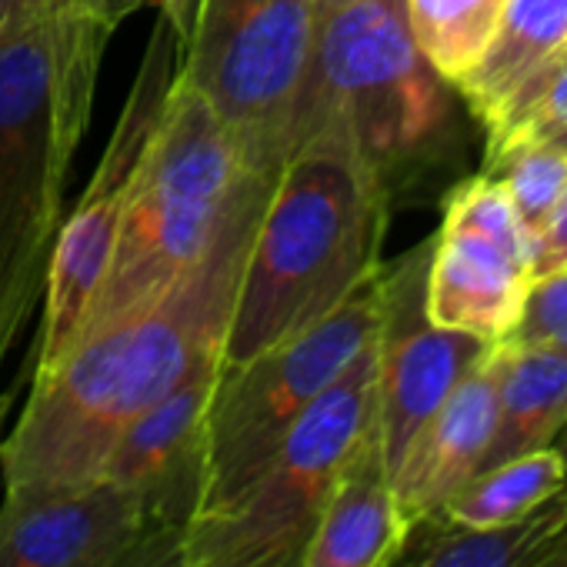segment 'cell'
Masks as SVG:
<instances>
[{"instance_id":"obj_1","label":"cell","mask_w":567,"mask_h":567,"mask_svg":"<svg viewBox=\"0 0 567 567\" xmlns=\"http://www.w3.org/2000/svg\"><path fill=\"white\" fill-rule=\"evenodd\" d=\"M274 177L254 174L210 250L154 301L81 334L31 371V398L0 444L4 494L104 477L121 434L194 371L220 361L237 284Z\"/></svg>"},{"instance_id":"obj_2","label":"cell","mask_w":567,"mask_h":567,"mask_svg":"<svg viewBox=\"0 0 567 567\" xmlns=\"http://www.w3.org/2000/svg\"><path fill=\"white\" fill-rule=\"evenodd\" d=\"M114 24L111 0H68L0 41V371L48 288L68 174Z\"/></svg>"},{"instance_id":"obj_3","label":"cell","mask_w":567,"mask_h":567,"mask_svg":"<svg viewBox=\"0 0 567 567\" xmlns=\"http://www.w3.org/2000/svg\"><path fill=\"white\" fill-rule=\"evenodd\" d=\"M388 187L331 127L284 161L257 217L220 368L301 334L381 270Z\"/></svg>"},{"instance_id":"obj_4","label":"cell","mask_w":567,"mask_h":567,"mask_svg":"<svg viewBox=\"0 0 567 567\" xmlns=\"http://www.w3.org/2000/svg\"><path fill=\"white\" fill-rule=\"evenodd\" d=\"M250 177L254 171L244 167L227 127L177 74L131 177L107 274L74 341L154 301L187 274L217 240Z\"/></svg>"},{"instance_id":"obj_5","label":"cell","mask_w":567,"mask_h":567,"mask_svg":"<svg viewBox=\"0 0 567 567\" xmlns=\"http://www.w3.org/2000/svg\"><path fill=\"white\" fill-rule=\"evenodd\" d=\"M181 81L227 127L247 171L277 177L311 97L321 0H164Z\"/></svg>"},{"instance_id":"obj_6","label":"cell","mask_w":567,"mask_h":567,"mask_svg":"<svg viewBox=\"0 0 567 567\" xmlns=\"http://www.w3.org/2000/svg\"><path fill=\"white\" fill-rule=\"evenodd\" d=\"M447 87L417 48L404 0H338L321 8L298 141L311 127L338 131L391 194L394 181L441 147Z\"/></svg>"},{"instance_id":"obj_7","label":"cell","mask_w":567,"mask_h":567,"mask_svg":"<svg viewBox=\"0 0 567 567\" xmlns=\"http://www.w3.org/2000/svg\"><path fill=\"white\" fill-rule=\"evenodd\" d=\"M378 338V334H374ZM374 341L284 434L227 507L187 527L190 567H298L341 474L374 434Z\"/></svg>"},{"instance_id":"obj_8","label":"cell","mask_w":567,"mask_h":567,"mask_svg":"<svg viewBox=\"0 0 567 567\" xmlns=\"http://www.w3.org/2000/svg\"><path fill=\"white\" fill-rule=\"evenodd\" d=\"M378 274L301 334L244 364L220 368L207 408V494L200 517L237 501L284 434L374 341L381 324Z\"/></svg>"},{"instance_id":"obj_9","label":"cell","mask_w":567,"mask_h":567,"mask_svg":"<svg viewBox=\"0 0 567 567\" xmlns=\"http://www.w3.org/2000/svg\"><path fill=\"white\" fill-rule=\"evenodd\" d=\"M181 74V38L167 11H161L144 64L134 78L131 97L117 117L111 144L84 187V197L71 214H64L44 288V324L38 338L34 371L48 368L78 334L101 280L107 274L131 177L151 144L161 114L167 107L171 87Z\"/></svg>"},{"instance_id":"obj_10","label":"cell","mask_w":567,"mask_h":567,"mask_svg":"<svg viewBox=\"0 0 567 567\" xmlns=\"http://www.w3.org/2000/svg\"><path fill=\"white\" fill-rule=\"evenodd\" d=\"M431 244L434 240H424L378 274L381 324L374 338V434L388 477L404 457L414 434L494 348L471 334L447 331L427 321L424 277Z\"/></svg>"},{"instance_id":"obj_11","label":"cell","mask_w":567,"mask_h":567,"mask_svg":"<svg viewBox=\"0 0 567 567\" xmlns=\"http://www.w3.org/2000/svg\"><path fill=\"white\" fill-rule=\"evenodd\" d=\"M220 361L194 371L114 444L104 477L134 497L144 524L190 527L207 494V408Z\"/></svg>"},{"instance_id":"obj_12","label":"cell","mask_w":567,"mask_h":567,"mask_svg":"<svg viewBox=\"0 0 567 567\" xmlns=\"http://www.w3.org/2000/svg\"><path fill=\"white\" fill-rule=\"evenodd\" d=\"M141 530V507L107 481L4 494L0 567H111Z\"/></svg>"},{"instance_id":"obj_13","label":"cell","mask_w":567,"mask_h":567,"mask_svg":"<svg viewBox=\"0 0 567 567\" xmlns=\"http://www.w3.org/2000/svg\"><path fill=\"white\" fill-rule=\"evenodd\" d=\"M497 421L494 348L454 388L437 414L414 434L391 471V491L404 524H417L441 507L481 471Z\"/></svg>"},{"instance_id":"obj_14","label":"cell","mask_w":567,"mask_h":567,"mask_svg":"<svg viewBox=\"0 0 567 567\" xmlns=\"http://www.w3.org/2000/svg\"><path fill=\"white\" fill-rule=\"evenodd\" d=\"M527 295L530 274L497 244L454 227L437 230L424 277L431 324L501 344L517 331Z\"/></svg>"},{"instance_id":"obj_15","label":"cell","mask_w":567,"mask_h":567,"mask_svg":"<svg viewBox=\"0 0 567 567\" xmlns=\"http://www.w3.org/2000/svg\"><path fill=\"white\" fill-rule=\"evenodd\" d=\"M408 537L378 434L358 451L324 504L298 567H388Z\"/></svg>"},{"instance_id":"obj_16","label":"cell","mask_w":567,"mask_h":567,"mask_svg":"<svg viewBox=\"0 0 567 567\" xmlns=\"http://www.w3.org/2000/svg\"><path fill=\"white\" fill-rule=\"evenodd\" d=\"M497 421L481 471L550 447L567 424V351L550 344H494Z\"/></svg>"},{"instance_id":"obj_17","label":"cell","mask_w":567,"mask_h":567,"mask_svg":"<svg viewBox=\"0 0 567 567\" xmlns=\"http://www.w3.org/2000/svg\"><path fill=\"white\" fill-rule=\"evenodd\" d=\"M567 530V487L530 517L471 530L441 514L408 527V537L388 567H530Z\"/></svg>"},{"instance_id":"obj_18","label":"cell","mask_w":567,"mask_h":567,"mask_svg":"<svg viewBox=\"0 0 567 567\" xmlns=\"http://www.w3.org/2000/svg\"><path fill=\"white\" fill-rule=\"evenodd\" d=\"M560 48H567V0H507L487 54L457 84V91L487 124Z\"/></svg>"},{"instance_id":"obj_19","label":"cell","mask_w":567,"mask_h":567,"mask_svg":"<svg viewBox=\"0 0 567 567\" xmlns=\"http://www.w3.org/2000/svg\"><path fill=\"white\" fill-rule=\"evenodd\" d=\"M564 487H567V471H564L560 454L554 447H540V451L501 461L487 471H477L441 507V517L471 530L507 527L540 511Z\"/></svg>"},{"instance_id":"obj_20","label":"cell","mask_w":567,"mask_h":567,"mask_svg":"<svg viewBox=\"0 0 567 567\" xmlns=\"http://www.w3.org/2000/svg\"><path fill=\"white\" fill-rule=\"evenodd\" d=\"M417 48L457 87L487 54L507 0H404Z\"/></svg>"},{"instance_id":"obj_21","label":"cell","mask_w":567,"mask_h":567,"mask_svg":"<svg viewBox=\"0 0 567 567\" xmlns=\"http://www.w3.org/2000/svg\"><path fill=\"white\" fill-rule=\"evenodd\" d=\"M567 137V48L544 61L487 121V157L514 144H564Z\"/></svg>"},{"instance_id":"obj_22","label":"cell","mask_w":567,"mask_h":567,"mask_svg":"<svg viewBox=\"0 0 567 567\" xmlns=\"http://www.w3.org/2000/svg\"><path fill=\"white\" fill-rule=\"evenodd\" d=\"M441 227L467 230V234H477V237L497 244L504 254H511L530 274V264L537 254V234L520 220L507 187L497 177L481 174V177L457 184L447 194Z\"/></svg>"},{"instance_id":"obj_23","label":"cell","mask_w":567,"mask_h":567,"mask_svg":"<svg viewBox=\"0 0 567 567\" xmlns=\"http://www.w3.org/2000/svg\"><path fill=\"white\" fill-rule=\"evenodd\" d=\"M484 174L507 187L520 220L537 234L567 190V151L557 144H514L491 154Z\"/></svg>"},{"instance_id":"obj_24","label":"cell","mask_w":567,"mask_h":567,"mask_svg":"<svg viewBox=\"0 0 567 567\" xmlns=\"http://www.w3.org/2000/svg\"><path fill=\"white\" fill-rule=\"evenodd\" d=\"M517 344H550L567 351V274L530 284L524 318L511 334Z\"/></svg>"},{"instance_id":"obj_25","label":"cell","mask_w":567,"mask_h":567,"mask_svg":"<svg viewBox=\"0 0 567 567\" xmlns=\"http://www.w3.org/2000/svg\"><path fill=\"white\" fill-rule=\"evenodd\" d=\"M111 567H190L187 564V527L144 524V530L117 554Z\"/></svg>"},{"instance_id":"obj_26","label":"cell","mask_w":567,"mask_h":567,"mask_svg":"<svg viewBox=\"0 0 567 567\" xmlns=\"http://www.w3.org/2000/svg\"><path fill=\"white\" fill-rule=\"evenodd\" d=\"M554 274H567V190L537 230V254L530 264V280H544Z\"/></svg>"},{"instance_id":"obj_27","label":"cell","mask_w":567,"mask_h":567,"mask_svg":"<svg viewBox=\"0 0 567 567\" xmlns=\"http://www.w3.org/2000/svg\"><path fill=\"white\" fill-rule=\"evenodd\" d=\"M61 4L68 0H0V41L41 24Z\"/></svg>"},{"instance_id":"obj_28","label":"cell","mask_w":567,"mask_h":567,"mask_svg":"<svg viewBox=\"0 0 567 567\" xmlns=\"http://www.w3.org/2000/svg\"><path fill=\"white\" fill-rule=\"evenodd\" d=\"M530 567H567V530L530 564Z\"/></svg>"},{"instance_id":"obj_29","label":"cell","mask_w":567,"mask_h":567,"mask_svg":"<svg viewBox=\"0 0 567 567\" xmlns=\"http://www.w3.org/2000/svg\"><path fill=\"white\" fill-rule=\"evenodd\" d=\"M14 398H18V388L8 391V394H0V444H4V421H8V414H11Z\"/></svg>"},{"instance_id":"obj_30","label":"cell","mask_w":567,"mask_h":567,"mask_svg":"<svg viewBox=\"0 0 567 567\" xmlns=\"http://www.w3.org/2000/svg\"><path fill=\"white\" fill-rule=\"evenodd\" d=\"M557 454H560V461H564V471H567V424L560 427V434L554 437V444H550Z\"/></svg>"},{"instance_id":"obj_31","label":"cell","mask_w":567,"mask_h":567,"mask_svg":"<svg viewBox=\"0 0 567 567\" xmlns=\"http://www.w3.org/2000/svg\"><path fill=\"white\" fill-rule=\"evenodd\" d=\"M328 4H338V0H321V8H328Z\"/></svg>"},{"instance_id":"obj_32","label":"cell","mask_w":567,"mask_h":567,"mask_svg":"<svg viewBox=\"0 0 567 567\" xmlns=\"http://www.w3.org/2000/svg\"><path fill=\"white\" fill-rule=\"evenodd\" d=\"M560 147H564V151H567V137H564V144H560Z\"/></svg>"},{"instance_id":"obj_33","label":"cell","mask_w":567,"mask_h":567,"mask_svg":"<svg viewBox=\"0 0 567 567\" xmlns=\"http://www.w3.org/2000/svg\"><path fill=\"white\" fill-rule=\"evenodd\" d=\"M111 4H114V8H117V4H121V0H111Z\"/></svg>"}]
</instances>
